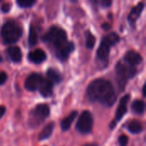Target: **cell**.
I'll use <instances>...</instances> for the list:
<instances>
[{"instance_id": "8", "label": "cell", "mask_w": 146, "mask_h": 146, "mask_svg": "<svg viewBox=\"0 0 146 146\" xmlns=\"http://www.w3.org/2000/svg\"><path fill=\"white\" fill-rule=\"evenodd\" d=\"M129 100H130V95H128V94L124 96L123 98H121L120 104L118 105L116 113H115V121L111 122L110 128H114L116 124L115 122L121 121V118L124 116V115L127 112V104H128Z\"/></svg>"}, {"instance_id": "23", "label": "cell", "mask_w": 146, "mask_h": 146, "mask_svg": "<svg viewBox=\"0 0 146 146\" xmlns=\"http://www.w3.org/2000/svg\"><path fill=\"white\" fill-rule=\"evenodd\" d=\"M118 141H119L120 146H127V143H128V138H127V135H124L123 134V135H121L119 138Z\"/></svg>"}, {"instance_id": "24", "label": "cell", "mask_w": 146, "mask_h": 146, "mask_svg": "<svg viewBox=\"0 0 146 146\" xmlns=\"http://www.w3.org/2000/svg\"><path fill=\"white\" fill-rule=\"evenodd\" d=\"M8 79V75L5 72L0 71V85H3Z\"/></svg>"}, {"instance_id": "28", "label": "cell", "mask_w": 146, "mask_h": 146, "mask_svg": "<svg viewBox=\"0 0 146 146\" xmlns=\"http://www.w3.org/2000/svg\"><path fill=\"white\" fill-rule=\"evenodd\" d=\"M102 27H103L104 29H105V30H108V29L110 28V25L108 24V23H104V24L102 25Z\"/></svg>"}, {"instance_id": "13", "label": "cell", "mask_w": 146, "mask_h": 146, "mask_svg": "<svg viewBox=\"0 0 146 146\" xmlns=\"http://www.w3.org/2000/svg\"><path fill=\"white\" fill-rule=\"evenodd\" d=\"M28 59L33 63H41L46 59L45 52L41 49L34 50L28 54Z\"/></svg>"}, {"instance_id": "14", "label": "cell", "mask_w": 146, "mask_h": 146, "mask_svg": "<svg viewBox=\"0 0 146 146\" xmlns=\"http://www.w3.org/2000/svg\"><path fill=\"white\" fill-rule=\"evenodd\" d=\"M7 53L9 56L10 59L15 62H20L21 61V49L17 46H13V47H9L7 50Z\"/></svg>"}, {"instance_id": "27", "label": "cell", "mask_w": 146, "mask_h": 146, "mask_svg": "<svg viewBox=\"0 0 146 146\" xmlns=\"http://www.w3.org/2000/svg\"><path fill=\"white\" fill-rule=\"evenodd\" d=\"M5 110H6V109H5L4 106H0V119H1V118L3 117V115H4Z\"/></svg>"}, {"instance_id": "31", "label": "cell", "mask_w": 146, "mask_h": 146, "mask_svg": "<svg viewBox=\"0 0 146 146\" xmlns=\"http://www.w3.org/2000/svg\"><path fill=\"white\" fill-rule=\"evenodd\" d=\"M2 60H3V58H2V56H0V62H2Z\"/></svg>"}, {"instance_id": "20", "label": "cell", "mask_w": 146, "mask_h": 146, "mask_svg": "<svg viewBox=\"0 0 146 146\" xmlns=\"http://www.w3.org/2000/svg\"><path fill=\"white\" fill-rule=\"evenodd\" d=\"M38 42V33L36 28L31 25L29 29V35H28V43L31 46H33Z\"/></svg>"}, {"instance_id": "17", "label": "cell", "mask_w": 146, "mask_h": 146, "mask_svg": "<svg viewBox=\"0 0 146 146\" xmlns=\"http://www.w3.org/2000/svg\"><path fill=\"white\" fill-rule=\"evenodd\" d=\"M47 77L52 83H60L62 80L61 74L57 70L50 68L47 70Z\"/></svg>"}, {"instance_id": "4", "label": "cell", "mask_w": 146, "mask_h": 146, "mask_svg": "<svg viewBox=\"0 0 146 146\" xmlns=\"http://www.w3.org/2000/svg\"><path fill=\"white\" fill-rule=\"evenodd\" d=\"M1 35L4 44H13L17 42L21 37L22 29L17 22L9 21L3 26Z\"/></svg>"}, {"instance_id": "18", "label": "cell", "mask_w": 146, "mask_h": 146, "mask_svg": "<svg viewBox=\"0 0 146 146\" xmlns=\"http://www.w3.org/2000/svg\"><path fill=\"white\" fill-rule=\"evenodd\" d=\"M127 129L130 133H132L133 134H138L143 131V125L140 121H139L137 120H133L129 122V124L127 126Z\"/></svg>"}, {"instance_id": "15", "label": "cell", "mask_w": 146, "mask_h": 146, "mask_svg": "<svg viewBox=\"0 0 146 146\" xmlns=\"http://www.w3.org/2000/svg\"><path fill=\"white\" fill-rule=\"evenodd\" d=\"M77 115H78V112H77L76 110L72 111V112L68 115V117H66L65 119H63V120L62 121V122H61V127H62V129L63 131H68V130L70 128V127H71L73 121H74V119H75V117H76Z\"/></svg>"}, {"instance_id": "19", "label": "cell", "mask_w": 146, "mask_h": 146, "mask_svg": "<svg viewBox=\"0 0 146 146\" xmlns=\"http://www.w3.org/2000/svg\"><path fill=\"white\" fill-rule=\"evenodd\" d=\"M133 111L137 115H142L145 110V104L142 100H135L132 105Z\"/></svg>"}, {"instance_id": "9", "label": "cell", "mask_w": 146, "mask_h": 146, "mask_svg": "<svg viewBox=\"0 0 146 146\" xmlns=\"http://www.w3.org/2000/svg\"><path fill=\"white\" fill-rule=\"evenodd\" d=\"M43 80H44V78L42 77L41 74H36V73L31 74L26 79V81H25V88L27 91L34 92V91H36V90L38 89V87H39L41 82L43 81Z\"/></svg>"}, {"instance_id": "7", "label": "cell", "mask_w": 146, "mask_h": 146, "mask_svg": "<svg viewBox=\"0 0 146 146\" xmlns=\"http://www.w3.org/2000/svg\"><path fill=\"white\" fill-rule=\"evenodd\" d=\"M93 127V118L92 115L86 110L83 111L82 114L80 115L77 124H76V129L78 132L83 134H86L92 132Z\"/></svg>"}, {"instance_id": "30", "label": "cell", "mask_w": 146, "mask_h": 146, "mask_svg": "<svg viewBox=\"0 0 146 146\" xmlns=\"http://www.w3.org/2000/svg\"><path fill=\"white\" fill-rule=\"evenodd\" d=\"M83 146H98V145H96V144H86V145H85Z\"/></svg>"}, {"instance_id": "26", "label": "cell", "mask_w": 146, "mask_h": 146, "mask_svg": "<svg viewBox=\"0 0 146 146\" xmlns=\"http://www.w3.org/2000/svg\"><path fill=\"white\" fill-rule=\"evenodd\" d=\"M99 3L103 6V7H110L112 4V1L110 0H102L99 2Z\"/></svg>"}, {"instance_id": "2", "label": "cell", "mask_w": 146, "mask_h": 146, "mask_svg": "<svg viewBox=\"0 0 146 146\" xmlns=\"http://www.w3.org/2000/svg\"><path fill=\"white\" fill-rule=\"evenodd\" d=\"M86 95L91 102H98L107 107H111L116 101V93L112 85L104 79L92 80L87 87Z\"/></svg>"}, {"instance_id": "12", "label": "cell", "mask_w": 146, "mask_h": 146, "mask_svg": "<svg viewBox=\"0 0 146 146\" xmlns=\"http://www.w3.org/2000/svg\"><path fill=\"white\" fill-rule=\"evenodd\" d=\"M38 90L39 91L40 94L43 97L49 98L52 95V92H53V83L50 80L44 78Z\"/></svg>"}, {"instance_id": "6", "label": "cell", "mask_w": 146, "mask_h": 146, "mask_svg": "<svg viewBox=\"0 0 146 146\" xmlns=\"http://www.w3.org/2000/svg\"><path fill=\"white\" fill-rule=\"evenodd\" d=\"M50 115V108L47 104H40L34 107L29 114L28 122L30 127L35 128L41 125Z\"/></svg>"}, {"instance_id": "29", "label": "cell", "mask_w": 146, "mask_h": 146, "mask_svg": "<svg viewBox=\"0 0 146 146\" xmlns=\"http://www.w3.org/2000/svg\"><path fill=\"white\" fill-rule=\"evenodd\" d=\"M143 96L144 97H145L146 94H145V85L144 86V87H143Z\"/></svg>"}, {"instance_id": "5", "label": "cell", "mask_w": 146, "mask_h": 146, "mask_svg": "<svg viewBox=\"0 0 146 146\" xmlns=\"http://www.w3.org/2000/svg\"><path fill=\"white\" fill-rule=\"evenodd\" d=\"M136 68L133 66H130L128 64L119 62L115 66V74H116V81L121 91H123L125 86H127V80L133 78L136 74Z\"/></svg>"}, {"instance_id": "1", "label": "cell", "mask_w": 146, "mask_h": 146, "mask_svg": "<svg viewBox=\"0 0 146 146\" xmlns=\"http://www.w3.org/2000/svg\"><path fill=\"white\" fill-rule=\"evenodd\" d=\"M42 40L53 48L56 58L62 62L66 61L74 50V44L68 41L67 33L59 27H51L42 37Z\"/></svg>"}, {"instance_id": "10", "label": "cell", "mask_w": 146, "mask_h": 146, "mask_svg": "<svg viewBox=\"0 0 146 146\" xmlns=\"http://www.w3.org/2000/svg\"><path fill=\"white\" fill-rule=\"evenodd\" d=\"M124 59L127 62V63L130 66H135L138 65L139 63L142 62L143 61V57L141 56V55L139 53H138L135 50H129L127 51L125 56H124Z\"/></svg>"}, {"instance_id": "21", "label": "cell", "mask_w": 146, "mask_h": 146, "mask_svg": "<svg viewBox=\"0 0 146 146\" xmlns=\"http://www.w3.org/2000/svg\"><path fill=\"white\" fill-rule=\"evenodd\" d=\"M95 43H96V38L95 37L93 36L92 33H87L86 35V48L88 49H92L95 45Z\"/></svg>"}, {"instance_id": "16", "label": "cell", "mask_w": 146, "mask_h": 146, "mask_svg": "<svg viewBox=\"0 0 146 146\" xmlns=\"http://www.w3.org/2000/svg\"><path fill=\"white\" fill-rule=\"evenodd\" d=\"M54 122H50L49 123L48 125H46L43 130L40 132V133L38 134V140H44V139H47L50 137V135L52 134L53 133V130H54Z\"/></svg>"}, {"instance_id": "3", "label": "cell", "mask_w": 146, "mask_h": 146, "mask_svg": "<svg viewBox=\"0 0 146 146\" xmlns=\"http://www.w3.org/2000/svg\"><path fill=\"white\" fill-rule=\"evenodd\" d=\"M120 41V37L116 33H111L103 38L99 48L97 51V57L103 67H106L109 62L110 48Z\"/></svg>"}, {"instance_id": "11", "label": "cell", "mask_w": 146, "mask_h": 146, "mask_svg": "<svg viewBox=\"0 0 146 146\" xmlns=\"http://www.w3.org/2000/svg\"><path fill=\"white\" fill-rule=\"evenodd\" d=\"M144 8H145V3H139L135 7H133L132 9V10L130 11V13L128 15V21H129L131 26L135 25V23H136L138 18L140 16Z\"/></svg>"}, {"instance_id": "25", "label": "cell", "mask_w": 146, "mask_h": 146, "mask_svg": "<svg viewBox=\"0 0 146 146\" xmlns=\"http://www.w3.org/2000/svg\"><path fill=\"white\" fill-rule=\"evenodd\" d=\"M10 8H11V4H10L9 3H3V4L2 5L1 9H2V11H3V12L7 13L8 11H9Z\"/></svg>"}, {"instance_id": "22", "label": "cell", "mask_w": 146, "mask_h": 146, "mask_svg": "<svg viewBox=\"0 0 146 146\" xmlns=\"http://www.w3.org/2000/svg\"><path fill=\"white\" fill-rule=\"evenodd\" d=\"M36 3L35 0H17V4L21 8H29Z\"/></svg>"}]
</instances>
